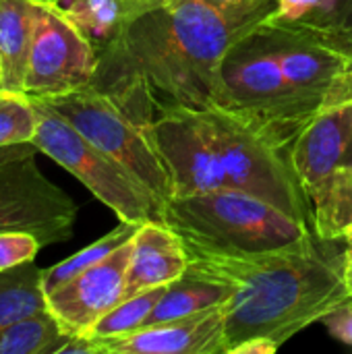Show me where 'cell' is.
I'll list each match as a JSON object with an SVG mask.
<instances>
[{
    "instance_id": "6da1fadb",
    "label": "cell",
    "mask_w": 352,
    "mask_h": 354,
    "mask_svg": "<svg viewBox=\"0 0 352 354\" xmlns=\"http://www.w3.org/2000/svg\"><path fill=\"white\" fill-rule=\"evenodd\" d=\"M249 29L201 0H127L91 85L145 129L174 110L220 106L222 58Z\"/></svg>"
},
{
    "instance_id": "7a4b0ae2",
    "label": "cell",
    "mask_w": 352,
    "mask_h": 354,
    "mask_svg": "<svg viewBox=\"0 0 352 354\" xmlns=\"http://www.w3.org/2000/svg\"><path fill=\"white\" fill-rule=\"evenodd\" d=\"M187 251L189 272L232 290L226 303V354L253 338L280 348L352 299L344 241L309 232L293 245L261 253H222L197 245H187Z\"/></svg>"
},
{
    "instance_id": "3957f363",
    "label": "cell",
    "mask_w": 352,
    "mask_h": 354,
    "mask_svg": "<svg viewBox=\"0 0 352 354\" xmlns=\"http://www.w3.org/2000/svg\"><path fill=\"white\" fill-rule=\"evenodd\" d=\"M147 133L170 172L172 195L241 189L313 228L288 151L226 108L174 110L151 122Z\"/></svg>"
},
{
    "instance_id": "277c9868",
    "label": "cell",
    "mask_w": 352,
    "mask_h": 354,
    "mask_svg": "<svg viewBox=\"0 0 352 354\" xmlns=\"http://www.w3.org/2000/svg\"><path fill=\"white\" fill-rule=\"evenodd\" d=\"M162 222L187 245L222 253L272 251L313 232L307 222L241 189L172 195L162 207Z\"/></svg>"
},
{
    "instance_id": "5b68a950",
    "label": "cell",
    "mask_w": 352,
    "mask_h": 354,
    "mask_svg": "<svg viewBox=\"0 0 352 354\" xmlns=\"http://www.w3.org/2000/svg\"><path fill=\"white\" fill-rule=\"evenodd\" d=\"M220 85V106L284 151L319 114L286 79L259 25L228 46Z\"/></svg>"
},
{
    "instance_id": "8992f818",
    "label": "cell",
    "mask_w": 352,
    "mask_h": 354,
    "mask_svg": "<svg viewBox=\"0 0 352 354\" xmlns=\"http://www.w3.org/2000/svg\"><path fill=\"white\" fill-rule=\"evenodd\" d=\"M288 156L309 201L313 232L344 241L352 228V97L322 110Z\"/></svg>"
},
{
    "instance_id": "52a82bcc",
    "label": "cell",
    "mask_w": 352,
    "mask_h": 354,
    "mask_svg": "<svg viewBox=\"0 0 352 354\" xmlns=\"http://www.w3.org/2000/svg\"><path fill=\"white\" fill-rule=\"evenodd\" d=\"M31 100L37 112V131L31 143L37 151L71 172L87 191L116 214L118 222H162V203L137 176L93 145L44 100L33 95Z\"/></svg>"
},
{
    "instance_id": "ba28073f",
    "label": "cell",
    "mask_w": 352,
    "mask_h": 354,
    "mask_svg": "<svg viewBox=\"0 0 352 354\" xmlns=\"http://www.w3.org/2000/svg\"><path fill=\"white\" fill-rule=\"evenodd\" d=\"M81 131L93 145L122 164L164 203L172 197L170 172L145 127L137 124L112 97L93 85L39 97Z\"/></svg>"
},
{
    "instance_id": "9c48e42d",
    "label": "cell",
    "mask_w": 352,
    "mask_h": 354,
    "mask_svg": "<svg viewBox=\"0 0 352 354\" xmlns=\"http://www.w3.org/2000/svg\"><path fill=\"white\" fill-rule=\"evenodd\" d=\"M35 151L33 143H19L0 156V232H31L54 245L73 236L79 207L44 176Z\"/></svg>"
},
{
    "instance_id": "30bf717a",
    "label": "cell",
    "mask_w": 352,
    "mask_h": 354,
    "mask_svg": "<svg viewBox=\"0 0 352 354\" xmlns=\"http://www.w3.org/2000/svg\"><path fill=\"white\" fill-rule=\"evenodd\" d=\"M100 54L77 23L54 2H35L25 93L48 97L91 85Z\"/></svg>"
},
{
    "instance_id": "8fae6325",
    "label": "cell",
    "mask_w": 352,
    "mask_h": 354,
    "mask_svg": "<svg viewBox=\"0 0 352 354\" xmlns=\"http://www.w3.org/2000/svg\"><path fill=\"white\" fill-rule=\"evenodd\" d=\"M131 249L133 239L100 263L46 295L48 311L58 319L66 336H87L89 330L122 301Z\"/></svg>"
},
{
    "instance_id": "7c38bea8",
    "label": "cell",
    "mask_w": 352,
    "mask_h": 354,
    "mask_svg": "<svg viewBox=\"0 0 352 354\" xmlns=\"http://www.w3.org/2000/svg\"><path fill=\"white\" fill-rule=\"evenodd\" d=\"M95 354H226V303L131 334L93 340Z\"/></svg>"
},
{
    "instance_id": "4fadbf2b",
    "label": "cell",
    "mask_w": 352,
    "mask_h": 354,
    "mask_svg": "<svg viewBox=\"0 0 352 354\" xmlns=\"http://www.w3.org/2000/svg\"><path fill=\"white\" fill-rule=\"evenodd\" d=\"M189 270V251L178 232L164 222H143L135 236L122 301L143 290L168 286Z\"/></svg>"
},
{
    "instance_id": "5bb4252c",
    "label": "cell",
    "mask_w": 352,
    "mask_h": 354,
    "mask_svg": "<svg viewBox=\"0 0 352 354\" xmlns=\"http://www.w3.org/2000/svg\"><path fill=\"white\" fill-rule=\"evenodd\" d=\"M35 0H0V66L2 91L25 93V73L33 37Z\"/></svg>"
},
{
    "instance_id": "9a60e30c",
    "label": "cell",
    "mask_w": 352,
    "mask_h": 354,
    "mask_svg": "<svg viewBox=\"0 0 352 354\" xmlns=\"http://www.w3.org/2000/svg\"><path fill=\"white\" fill-rule=\"evenodd\" d=\"M232 297L230 286L197 276L193 272H185L178 280L166 286L164 295L160 297L156 309L147 317L145 326H156L172 319H180L187 315H195L199 311H205L216 305L228 303ZM143 326V328H145Z\"/></svg>"
},
{
    "instance_id": "2e32d148",
    "label": "cell",
    "mask_w": 352,
    "mask_h": 354,
    "mask_svg": "<svg viewBox=\"0 0 352 354\" xmlns=\"http://www.w3.org/2000/svg\"><path fill=\"white\" fill-rule=\"evenodd\" d=\"M41 272L33 261L0 272V328L48 309Z\"/></svg>"
},
{
    "instance_id": "e0dca14e",
    "label": "cell",
    "mask_w": 352,
    "mask_h": 354,
    "mask_svg": "<svg viewBox=\"0 0 352 354\" xmlns=\"http://www.w3.org/2000/svg\"><path fill=\"white\" fill-rule=\"evenodd\" d=\"M68 338L58 319L44 309L0 328V354H58Z\"/></svg>"
},
{
    "instance_id": "ac0fdd59",
    "label": "cell",
    "mask_w": 352,
    "mask_h": 354,
    "mask_svg": "<svg viewBox=\"0 0 352 354\" xmlns=\"http://www.w3.org/2000/svg\"><path fill=\"white\" fill-rule=\"evenodd\" d=\"M141 224H133V222H120L114 230H110L108 234H104L102 239H98L95 243H91L89 247L81 249L79 253L71 255L68 259L48 268L41 272V286L44 292L50 295L52 290H56L58 286H62L64 282H68L71 278H75L77 274L89 270L91 266L100 263L102 259H106L112 251H116L120 245H124L127 241H131L137 232Z\"/></svg>"
},
{
    "instance_id": "d6986e66",
    "label": "cell",
    "mask_w": 352,
    "mask_h": 354,
    "mask_svg": "<svg viewBox=\"0 0 352 354\" xmlns=\"http://www.w3.org/2000/svg\"><path fill=\"white\" fill-rule=\"evenodd\" d=\"M164 290H166V286H158V288H149V290H143L135 297L120 301L89 330V334L85 338L106 340V338L124 336V334H131V332L143 328L147 317L156 309L160 297L164 295Z\"/></svg>"
},
{
    "instance_id": "ffe728a7",
    "label": "cell",
    "mask_w": 352,
    "mask_h": 354,
    "mask_svg": "<svg viewBox=\"0 0 352 354\" xmlns=\"http://www.w3.org/2000/svg\"><path fill=\"white\" fill-rule=\"evenodd\" d=\"M272 15L290 23L344 31L352 27V0H278Z\"/></svg>"
},
{
    "instance_id": "44dd1931",
    "label": "cell",
    "mask_w": 352,
    "mask_h": 354,
    "mask_svg": "<svg viewBox=\"0 0 352 354\" xmlns=\"http://www.w3.org/2000/svg\"><path fill=\"white\" fill-rule=\"evenodd\" d=\"M100 52L116 33L127 0H77L62 8Z\"/></svg>"
},
{
    "instance_id": "7402d4cb",
    "label": "cell",
    "mask_w": 352,
    "mask_h": 354,
    "mask_svg": "<svg viewBox=\"0 0 352 354\" xmlns=\"http://www.w3.org/2000/svg\"><path fill=\"white\" fill-rule=\"evenodd\" d=\"M37 131V112L31 95L0 89V149L31 143Z\"/></svg>"
},
{
    "instance_id": "603a6c76",
    "label": "cell",
    "mask_w": 352,
    "mask_h": 354,
    "mask_svg": "<svg viewBox=\"0 0 352 354\" xmlns=\"http://www.w3.org/2000/svg\"><path fill=\"white\" fill-rule=\"evenodd\" d=\"M237 27H255L276 10L278 0H201Z\"/></svg>"
},
{
    "instance_id": "cb8c5ba5",
    "label": "cell",
    "mask_w": 352,
    "mask_h": 354,
    "mask_svg": "<svg viewBox=\"0 0 352 354\" xmlns=\"http://www.w3.org/2000/svg\"><path fill=\"white\" fill-rule=\"evenodd\" d=\"M41 249V241L31 232H0V272L29 263Z\"/></svg>"
},
{
    "instance_id": "d4e9b609",
    "label": "cell",
    "mask_w": 352,
    "mask_h": 354,
    "mask_svg": "<svg viewBox=\"0 0 352 354\" xmlns=\"http://www.w3.org/2000/svg\"><path fill=\"white\" fill-rule=\"evenodd\" d=\"M322 324L326 326V330L330 332V336L346 346H352V299L346 303H342L340 307H336L334 311H330Z\"/></svg>"
},
{
    "instance_id": "484cf974",
    "label": "cell",
    "mask_w": 352,
    "mask_h": 354,
    "mask_svg": "<svg viewBox=\"0 0 352 354\" xmlns=\"http://www.w3.org/2000/svg\"><path fill=\"white\" fill-rule=\"evenodd\" d=\"M278 351V346L266 338H253L247 340L243 344H239L230 354H274Z\"/></svg>"
},
{
    "instance_id": "4316f807",
    "label": "cell",
    "mask_w": 352,
    "mask_h": 354,
    "mask_svg": "<svg viewBox=\"0 0 352 354\" xmlns=\"http://www.w3.org/2000/svg\"><path fill=\"white\" fill-rule=\"evenodd\" d=\"M344 245H346V286L352 297V228L344 239Z\"/></svg>"
},
{
    "instance_id": "83f0119b",
    "label": "cell",
    "mask_w": 352,
    "mask_h": 354,
    "mask_svg": "<svg viewBox=\"0 0 352 354\" xmlns=\"http://www.w3.org/2000/svg\"><path fill=\"white\" fill-rule=\"evenodd\" d=\"M73 2H77V0H54V4L56 6H60V8H66L68 4H73Z\"/></svg>"
},
{
    "instance_id": "f1b7e54d",
    "label": "cell",
    "mask_w": 352,
    "mask_h": 354,
    "mask_svg": "<svg viewBox=\"0 0 352 354\" xmlns=\"http://www.w3.org/2000/svg\"><path fill=\"white\" fill-rule=\"evenodd\" d=\"M35 2H54V0H35Z\"/></svg>"
},
{
    "instance_id": "f546056e",
    "label": "cell",
    "mask_w": 352,
    "mask_h": 354,
    "mask_svg": "<svg viewBox=\"0 0 352 354\" xmlns=\"http://www.w3.org/2000/svg\"><path fill=\"white\" fill-rule=\"evenodd\" d=\"M0 79H2V66H0Z\"/></svg>"
}]
</instances>
